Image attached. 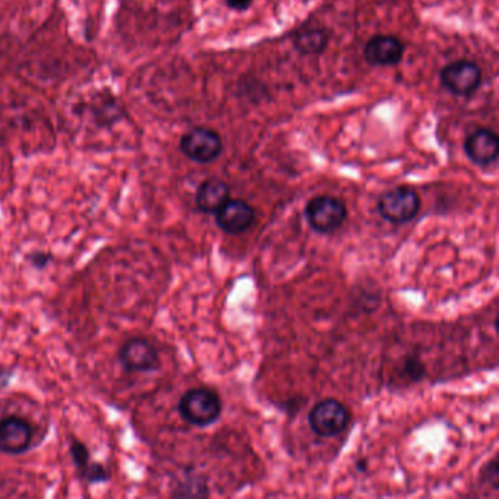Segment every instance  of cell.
<instances>
[{
  "label": "cell",
  "mask_w": 499,
  "mask_h": 499,
  "mask_svg": "<svg viewBox=\"0 0 499 499\" xmlns=\"http://www.w3.org/2000/svg\"><path fill=\"white\" fill-rule=\"evenodd\" d=\"M178 410L189 425L205 428L213 425L221 416L220 395L209 388H192L180 397Z\"/></svg>",
  "instance_id": "obj_1"
},
{
  "label": "cell",
  "mask_w": 499,
  "mask_h": 499,
  "mask_svg": "<svg viewBox=\"0 0 499 499\" xmlns=\"http://www.w3.org/2000/svg\"><path fill=\"white\" fill-rule=\"evenodd\" d=\"M306 220L318 233L336 231L346 221L347 209L339 198L321 195L308 202L305 209Z\"/></svg>",
  "instance_id": "obj_2"
},
{
  "label": "cell",
  "mask_w": 499,
  "mask_h": 499,
  "mask_svg": "<svg viewBox=\"0 0 499 499\" xmlns=\"http://www.w3.org/2000/svg\"><path fill=\"white\" fill-rule=\"evenodd\" d=\"M421 209V198L412 188L399 187L388 190L378 201V211L392 224H404L413 220Z\"/></svg>",
  "instance_id": "obj_3"
},
{
  "label": "cell",
  "mask_w": 499,
  "mask_h": 499,
  "mask_svg": "<svg viewBox=\"0 0 499 499\" xmlns=\"http://www.w3.org/2000/svg\"><path fill=\"white\" fill-rule=\"evenodd\" d=\"M117 362L127 372H156L161 366L156 347L142 337L125 341L117 351Z\"/></svg>",
  "instance_id": "obj_4"
},
{
  "label": "cell",
  "mask_w": 499,
  "mask_h": 499,
  "mask_svg": "<svg viewBox=\"0 0 499 499\" xmlns=\"http://www.w3.org/2000/svg\"><path fill=\"white\" fill-rule=\"evenodd\" d=\"M349 421V410L344 404L332 399L317 402L310 413L311 429L322 438H332L344 433Z\"/></svg>",
  "instance_id": "obj_5"
},
{
  "label": "cell",
  "mask_w": 499,
  "mask_h": 499,
  "mask_svg": "<svg viewBox=\"0 0 499 499\" xmlns=\"http://www.w3.org/2000/svg\"><path fill=\"white\" fill-rule=\"evenodd\" d=\"M180 151L195 163H211L219 158L223 151V142L217 132L207 127H195L183 135L180 139Z\"/></svg>",
  "instance_id": "obj_6"
},
{
  "label": "cell",
  "mask_w": 499,
  "mask_h": 499,
  "mask_svg": "<svg viewBox=\"0 0 499 499\" xmlns=\"http://www.w3.org/2000/svg\"><path fill=\"white\" fill-rule=\"evenodd\" d=\"M482 82L481 67L469 60H457L441 71V84L450 93L467 97L479 88Z\"/></svg>",
  "instance_id": "obj_7"
},
{
  "label": "cell",
  "mask_w": 499,
  "mask_h": 499,
  "mask_svg": "<svg viewBox=\"0 0 499 499\" xmlns=\"http://www.w3.org/2000/svg\"><path fill=\"white\" fill-rule=\"evenodd\" d=\"M33 441V426L18 416H8L0 421V453L23 454Z\"/></svg>",
  "instance_id": "obj_8"
},
{
  "label": "cell",
  "mask_w": 499,
  "mask_h": 499,
  "mask_svg": "<svg viewBox=\"0 0 499 499\" xmlns=\"http://www.w3.org/2000/svg\"><path fill=\"white\" fill-rule=\"evenodd\" d=\"M254 221V209L242 199H229L216 213L217 226L229 235L243 233Z\"/></svg>",
  "instance_id": "obj_9"
},
{
  "label": "cell",
  "mask_w": 499,
  "mask_h": 499,
  "mask_svg": "<svg viewBox=\"0 0 499 499\" xmlns=\"http://www.w3.org/2000/svg\"><path fill=\"white\" fill-rule=\"evenodd\" d=\"M404 56V46L392 36H375L366 43L365 57L375 66H392Z\"/></svg>",
  "instance_id": "obj_10"
},
{
  "label": "cell",
  "mask_w": 499,
  "mask_h": 499,
  "mask_svg": "<svg viewBox=\"0 0 499 499\" xmlns=\"http://www.w3.org/2000/svg\"><path fill=\"white\" fill-rule=\"evenodd\" d=\"M498 137L489 129H477L469 135L464 142L467 157L477 166L495 163L498 158Z\"/></svg>",
  "instance_id": "obj_11"
},
{
  "label": "cell",
  "mask_w": 499,
  "mask_h": 499,
  "mask_svg": "<svg viewBox=\"0 0 499 499\" xmlns=\"http://www.w3.org/2000/svg\"><path fill=\"white\" fill-rule=\"evenodd\" d=\"M229 195L230 190L223 180L207 179L198 188L195 202L202 213L216 214L230 199Z\"/></svg>",
  "instance_id": "obj_12"
},
{
  "label": "cell",
  "mask_w": 499,
  "mask_h": 499,
  "mask_svg": "<svg viewBox=\"0 0 499 499\" xmlns=\"http://www.w3.org/2000/svg\"><path fill=\"white\" fill-rule=\"evenodd\" d=\"M328 37L327 31L324 30H306L296 34L293 38V45L296 50L302 55H320L327 49Z\"/></svg>",
  "instance_id": "obj_13"
},
{
  "label": "cell",
  "mask_w": 499,
  "mask_h": 499,
  "mask_svg": "<svg viewBox=\"0 0 499 499\" xmlns=\"http://www.w3.org/2000/svg\"><path fill=\"white\" fill-rule=\"evenodd\" d=\"M69 453H71V459L74 462L75 467L78 469L79 474L91 464L90 450L87 447L86 443L72 438L71 443H69Z\"/></svg>",
  "instance_id": "obj_14"
},
{
  "label": "cell",
  "mask_w": 499,
  "mask_h": 499,
  "mask_svg": "<svg viewBox=\"0 0 499 499\" xmlns=\"http://www.w3.org/2000/svg\"><path fill=\"white\" fill-rule=\"evenodd\" d=\"M81 476L87 484H101V482H107L110 479L107 469L100 463L93 462H91L90 466L82 472Z\"/></svg>",
  "instance_id": "obj_15"
},
{
  "label": "cell",
  "mask_w": 499,
  "mask_h": 499,
  "mask_svg": "<svg viewBox=\"0 0 499 499\" xmlns=\"http://www.w3.org/2000/svg\"><path fill=\"white\" fill-rule=\"evenodd\" d=\"M28 261H30L34 269L45 270L49 265V262L52 261V255L47 254V252H33L28 257Z\"/></svg>",
  "instance_id": "obj_16"
},
{
  "label": "cell",
  "mask_w": 499,
  "mask_h": 499,
  "mask_svg": "<svg viewBox=\"0 0 499 499\" xmlns=\"http://www.w3.org/2000/svg\"><path fill=\"white\" fill-rule=\"evenodd\" d=\"M226 4L233 11L243 12L252 6V0H226Z\"/></svg>",
  "instance_id": "obj_17"
}]
</instances>
